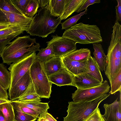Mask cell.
<instances>
[{
    "mask_svg": "<svg viewBox=\"0 0 121 121\" xmlns=\"http://www.w3.org/2000/svg\"><path fill=\"white\" fill-rule=\"evenodd\" d=\"M11 101V100H9L8 99L0 98V104L4 103L10 102Z\"/></svg>",
    "mask_w": 121,
    "mask_h": 121,
    "instance_id": "ee69618b",
    "label": "cell"
},
{
    "mask_svg": "<svg viewBox=\"0 0 121 121\" xmlns=\"http://www.w3.org/2000/svg\"><path fill=\"white\" fill-rule=\"evenodd\" d=\"M41 98L36 93L31 78L30 82L27 89L17 100L27 102H41Z\"/></svg>",
    "mask_w": 121,
    "mask_h": 121,
    "instance_id": "2e32d148",
    "label": "cell"
},
{
    "mask_svg": "<svg viewBox=\"0 0 121 121\" xmlns=\"http://www.w3.org/2000/svg\"><path fill=\"white\" fill-rule=\"evenodd\" d=\"M11 104L14 109L28 114L38 118L39 115L34 110L23 105L17 100L11 101Z\"/></svg>",
    "mask_w": 121,
    "mask_h": 121,
    "instance_id": "83f0119b",
    "label": "cell"
},
{
    "mask_svg": "<svg viewBox=\"0 0 121 121\" xmlns=\"http://www.w3.org/2000/svg\"><path fill=\"white\" fill-rule=\"evenodd\" d=\"M119 92V100L117 98L112 103L103 105L105 112L102 116L105 121H121V91Z\"/></svg>",
    "mask_w": 121,
    "mask_h": 121,
    "instance_id": "30bf717a",
    "label": "cell"
},
{
    "mask_svg": "<svg viewBox=\"0 0 121 121\" xmlns=\"http://www.w3.org/2000/svg\"><path fill=\"white\" fill-rule=\"evenodd\" d=\"M105 75L110 83L121 70V29L114 27L106 58Z\"/></svg>",
    "mask_w": 121,
    "mask_h": 121,
    "instance_id": "3957f363",
    "label": "cell"
},
{
    "mask_svg": "<svg viewBox=\"0 0 121 121\" xmlns=\"http://www.w3.org/2000/svg\"><path fill=\"white\" fill-rule=\"evenodd\" d=\"M73 76L63 66L59 70L48 77L49 81L52 84L61 86H71Z\"/></svg>",
    "mask_w": 121,
    "mask_h": 121,
    "instance_id": "5bb4252c",
    "label": "cell"
},
{
    "mask_svg": "<svg viewBox=\"0 0 121 121\" xmlns=\"http://www.w3.org/2000/svg\"><path fill=\"white\" fill-rule=\"evenodd\" d=\"M0 9L6 12L23 15L15 6L11 0H0Z\"/></svg>",
    "mask_w": 121,
    "mask_h": 121,
    "instance_id": "4dcf8cb0",
    "label": "cell"
},
{
    "mask_svg": "<svg viewBox=\"0 0 121 121\" xmlns=\"http://www.w3.org/2000/svg\"><path fill=\"white\" fill-rule=\"evenodd\" d=\"M110 84L111 89L109 93L110 94L121 91V70L117 73Z\"/></svg>",
    "mask_w": 121,
    "mask_h": 121,
    "instance_id": "1f68e13d",
    "label": "cell"
},
{
    "mask_svg": "<svg viewBox=\"0 0 121 121\" xmlns=\"http://www.w3.org/2000/svg\"><path fill=\"white\" fill-rule=\"evenodd\" d=\"M93 44L94 51L93 52L94 59L99 68L100 70L105 71L106 69V55L102 46L100 43H94Z\"/></svg>",
    "mask_w": 121,
    "mask_h": 121,
    "instance_id": "e0dca14e",
    "label": "cell"
},
{
    "mask_svg": "<svg viewBox=\"0 0 121 121\" xmlns=\"http://www.w3.org/2000/svg\"><path fill=\"white\" fill-rule=\"evenodd\" d=\"M69 1V0H49V4L53 14L56 16L60 17Z\"/></svg>",
    "mask_w": 121,
    "mask_h": 121,
    "instance_id": "603a6c76",
    "label": "cell"
},
{
    "mask_svg": "<svg viewBox=\"0 0 121 121\" xmlns=\"http://www.w3.org/2000/svg\"><path fill=\"white\" fill-rule=\"evenodd\" d=\"M39 117H44L48 119L49 121H57L52 115L48 112L40 114Z\"/></svg>",
    "mask_w": 121,
    "mask_h": 121,
    "instance_id": "f35d334b",
    "label": "cell"
},
{
    "mask_svg": "<svg viewBox=\"0 0 121 121\" xmlns=\"http://www.w3.org/2000/svg\"><path fill=\"white\" fill-rule=\"evenodd\" d=\"M100 2V0H86L76 12L78 13H79L84 9H87L88 6L91 5L95 3H98Z\"/></svg>",
    "mask_w": 121,
    "mask_h": 121,
    "instance_id": "8d00e7d4",
    "label": "cell"
},
{
    "mask_svg": "<svg viewBox=\"0 0 121 121\" xmlns=\"http://www.w3.org/2000/svg\"><path fill=\"white\" fill-rule=\"evenodd\" d=\"M49 4L40 7L38 13L33 17L26 31L30 35L46 37L49 34L54 33L61 23L60 18L53 14Z\"/></svg>",
    "mask_w": 121,
    "mask_h": 121,
    "instance_id": "7a4b0ae2",
    "label": "cell"
},
{
    "mask_svg": "<svg viewBox=\"0 0 121 121\" xmlns=\"http://www.w3.org/2000/svg\"><path fill=\"white\" fill-rule=\"evenodd\" d=\"M117 5L115 6L116 13V20L115 22H119L121 21V0H117Z\"/></svg>",
    "mask_w": 121,
    "mask_h": 121,
    "instance_id": "74e56055",
    "label": "cell"
},
{
    "mask_svg": "<svg viewBox=\"0 0 121 121\" xmlns=\"http://www.w3.org/2000/svg\"><path fill=\"white\" fill-rule=\"evenodd\" d=\"M85 121H105L98 107L92 112Z\"/></svg>",
    "mask_w": 121,
    "mask_h": 121,
    "instance_id": "e575fe53",
    "label": "cell"
},
{
    "mask_svg": "<svg viewBox=\"0 0 121 121\" xmlns=\"http://www.w3.org/2000/svg\"><path fill=\"white\" fill-rule=\"evenodd\" d=\"M86 0H69L63 13L60 17L61 20L66 19L75 12H76Z\"/></svg>",
    "mask_w": 121,
    "mask_h": 121,
    "instance_id": "ac0fdd59",
    "label": "cell"
},
{
    "mask_svg": "<svg viewBox=\"0 0 121 121\" xmlns=\"http://www.w3.org/2000/svg\"><path fill=\"white\" fill-rule=\"evenodd\" d=\"M15 6L25 16L26 9L30 0H11Z\"/></svg>",
    "mask_w": 121,
    "mask_h": 121,
    "instance_id": "836d02e7",
    "label": "cell"
},
{
    "mask_svg": "<svg viewBox=\"0 0 121 121\" xmlns=\"http://www.w3.org/2000/svg\"><path fill=\"white\" fill-rule=\"evenodd\" d=\"M88 10V9H87L84 11L67 19L63 22L61 23L62 29L66 30L76 25L77 22L81 18V16L87 13Z\"/></svg>",
    "mask_w": 121,
    "mask_h": 121,
    "instance_id": "f1b7e54d",
    "label": "cell"
},
{
    "mask_svg": "<svg viewBox=\"0 0 121 121\" xmlns=\"http://www.w3.org/2000/svg\"><path fill=\"white\" fill-rule=\"evenodd\" d=\"M0 121H6L2 112L0 110Z\"/></svg>",
    "mask_w": 121,
    "mask_h": 121,
    "instance_id": "f6af8a7d",
    "label": "cell"
},
{
    "mask_svg": "<svg viewBox=\"0 0 121 121\" xmlns=\"http://www.w3.org/2000/svg\"><path fill=\"white\" fill-rule=\"evenodd\" d=\"M39 8L38 0H30L26 8L25 16L28 18H33L37 13Z\"/></svg>",
    "mask_w": 121,
    "mask_h": 121,
    "instance_id": "f546056e",
    "label": "cell"
},
{
    "mask_svg": "<svg viewBox=\"0 0 121 121\" xmlns=\"http://www.w3.org/2000/svg\"><path fill=\"white\" fill-rule=\"evenodd\" d=\"M10 25L9 22H0V30L7 28Z\"/></svg>",
    "mask_w": 121,
    "mask_h": 121,
    "instance_id": "7bdbcfd3",
    "label": "cell"
},
{
    "mask_svg": "<svg viewBox=\"0 0 121 121\" xmlns=\"http://www.w3.org/2000/svg\"><path fill=\"white\" fill-rule=\"evenodd\" d=\"M19 35L18 34H14L4 38H0V55L5 47L12 40Z\"/></svg>",
    "mask_w": 121,
    "mask_h": 121,
    "instance_id": "d590c367",
    "label": "cell"
},
{
    "mask_svg": "<svg viewBox=\"0 0 121 121\" xmlns=\"http://www.w3.org/2000/svg\"><path fill=\"white\" fill-rule=\"evenodd\" d=\"M37 121H49L48 119L44 117H39L37 120Z\"/></svg>",
    "mask_w": 121,
    "mask_h": 121,
    "instance_id": "bcb514c9",
    "label": "cell"
},
{
    "mask_svg": "<svg viewBox=\"0 0 121 121\" xmlns=\"http://www.w3.org/2000/svg\"><path fill=\"white\" fill-rule=\"evenodd\" d=\"M110 94L105 93L90 101L69 102L67 116L63 117L64 121H85L97 108L100 103Z\"/></svg>",
    "mask_w": 121,
    "mask_h": 121,
    "instance_id": "5b68a950",
    "label": "cell"
},
{
    "mask_svg": "<svg viewBox=\"0 0 121 121\" xmlns=\"http://www.w3.org/2000/svg\"><path fill=\"white\" fill-rule=\"evenodd\" d=\"M0 22H9L6 16L0 9Z\"/></svg>",
    "mask_w": 121,
    "mask_h": 121,
    "instance_id": "b9f144b4",
    "label": "cell"
},
{
    "mask_svg": "<svg viewBox=\"0 0 121 121\" xmlns=\"http://www.w3.org/2000/svg\"><path fill=\"white\" fill-rule=\"evenodd\" d=\"M43 65L48 76L56 72L63 66L61 57H55Z\"/></svg>",
    "mask_w": 121,
    "mask_h": 121,
    "instance_id": "ffe728a7",
    "label": "cell"
},
{
    "mask_svg": "<svg viewBox=\"0 0 121 121\" xmlns=\"http://www.w3.org/2000/svg\"><path fill=\"white\" fill-rule=\"evenodd\" d=\"M30 80L29 69L12 88L9 89V95L11 100L18 99L27 89Z\"/></svg>",
    "mask_w": 121,
    "mask_h": 121,
    "instance_id": "7c38bea8",
    "label": "cell"
},
{
    "mask_svg": "<svg viewBox=\"0 0 121 121\" xmlns=\"http://www.w3.org/2000/svg\"><path fill=\"white\" fill-rule=\"evenodd\" d=\"M0 110L4 115L6 121H14V111L11 102L0 104Z\"/></svg>",
    "mask_w": 121,
    "mask_h": 121,
    "instance_id": "4316f807",
    "label": "cell"
},
{
    "mask_svg": "<svg viewBox=\"0 0 121 121\" xmlns=\"http://www.w3.org/2000/svg\"><path fill=\"white\" fill-rule=\"evenodd\" d=\"M35 52L17 62L11 64L8 69L10 72V83L9 89L12 88L30 69L36 57Z\"/></svg>",
    "mask_w": 121,
    "mask_h": 121,
    "instance_id": "52a82bcc",
    "label": "cell"
},
{
    "mask_svg": "<svg viewBox=\"0 0 121 121\" xmlns=\"http://www.w3.org/2000/svg\"><path fill=\"white\" fill-rule=\"evenodd\" d=\"M63 66L73 75L89 72L87 60L79 62L71 60L67 57H61Z\"/></svg>",
    "mask_w": 121,
    "mask_h": 121,
    "instance_id": "4fadbf2b",
    "label": "cell"
},
{
    "mask_svg": "<svg viewBox=\"0 0 121 121\" xmlns=\"http://www.w3.org/2000/svg\"><path fill=\"white\" fill-rule=\"evenodd\" d=\"M30 70V77L37 94L41 98L49 99L52 84L49 81L43 64L36 58Z\"/></svg>",
    "mask_w": 121,
    "mask_h": 121,
    "instance_id": "8992f818",
    "label": "cell"
},
{
    "mask_svg": "<svg viewBox=\"0 0 121 121\" xmlns=\"http://www.w3.org/2000/svg\"><path fill=\"white\" fill-rule=\"evenodd\" d=\"M40 47L36 39L31 38L29 35L18 37L5 47L0 57L3 63L9 65L39 51Z\"/></svg>",
    "mask_w": 121,
    "mask_h": 121,
    "instance_id": "6da1fadb",
    "label": "cell"
},
{
    "mask_svg": "<svg viewBox=\"0 0 121 121\" xmlns=\"http://www.w3.org/2000/svg\"><path fill=\"white\" fill-rule=\"evenodd\" d=\"M1 10L6 16L10 24L19 25L28 30L33 17L28 18L23 15L8 12Z\"/></svg>",
    "mask_w": 121,
    "mask_h": 121,
    "instance_id": "9a60e30c",
    "label": "cell"
},
{
    "mask_svg": "<svg viewBox=\"0 0 121 121\" xmlns=\"http://www.w3.org/2000/svg\"><path fill=\"white\" fill-rule=\"evenodd\" d=\"M18 101L22 104L34 110L39 115L48 112V109L49 108L48 103Z\"/></svg>",
    "mask_w": 121,
    "mask_h": 121,
    "instance_id": "484cf974",
    "label": "cell"
},
{
    "mask_svg": "<svg viewBox=\"0 0 121 121\" xmlns=\"http://www.w3.org/2000/svg\"><path fill=\"white\" fill-rule=\"evenodd\" d=\"M39 51L36 58L39 59L43 64L55 57L51 45L47 44L46 48H42Z\"/></svg>",
    "mask_w": 121,
    "mask_h": 121,
    "instance_id": "7402d4cb",
    "label": "cell"
},
{
    "mask_svg": "<svg viewBox=\"0 0 121 121\" xmlns=\"http://www.w3.org/2000/svg\"><path fill=\"white\" fill-rule=\"evenodd\" d=\"M87 62L89 72L87 73L101 83H103V78L101 71L94 59L91 56L88 59Z\"/></svg>",
    "mask_w": 121,
    "mask_h": 121,
    "instance_id": "44dd1931",
    "label": "cell"
},
{
    "mask_svg": "<svg viewBox=\"0 0 121 121\" xmlns=\"http://www.w3.org/2000/svg\"><path fill=\"white\" fill-rule=\"evenodd\" d=\"M110 86L105 80L100 85L85 89H77L72 94L73 102L90 101L95 99L109 92Z\"/></svg>",
    "mask_w": 121,
    "mask_h": 121,
    "instance_id": "ba28073f",
    "label": "cell"
},
{
    "mask_svg": "<svg viewBox=\"0 0 121 121\" xmlns=\"http://www.w3.org/2000/svg\"><path fill=\"white\" fill-rule=\"evenodd\" d=\"M102 83L87 73H84L73 75L71 86L77 89H85L99 86Z\"/></svg>",
    "mask_w": 121,
    "mask_h": 121,
    "instance_id": "8fae6325",
    "label": "cell"
},
{
    "mask_svg": "<svg viewBox=\"0 0 121 121\" xmlns=\"http://www.w3.org/2000/svg\"><path fill=\"white\" fill-rule=\"evenodd\" d=\"M51 37L52 39L46 43L52 46L55 57H62L76 50V43L73 40L57 35Z\"/></svg>",
    "mask_w": 121,
    "mask_h": 121,
    "instance_id": "9c48e42d",
    "label": "cell"
},
{
    "mask_svg": "<svg viewBox=\"0 0 121 121\" xmlns=\"http://www.w3.org/2000/svg\"><path fill=\"white\" fill-rule=\"evenodd\" d=\"M62 36L82 44L99 43L103 41L100 29L96 25L81 22L65 30Z\"/></svg>",
    "mask_w": 121,
    "mask_h": 121,
    "instance_id": "277c9868",
    "label": "cell"
},
{
    "mask_svg": "<svg viewBox=\"0 0 121 121\" xmlns=\"http://www.w3.org/2000/svg\"><path fill=\"white\" fill-rule=\"evenodd\" d=\"M39 7H44L49 3V0H38Z\"/></svg>",
    "mask_w": 121,
    "mask_h": 121,
    "instance_id": "60d3db41",
    "label": "cell"
},
{
    "mask_svg": "<svg viewBox=\"0 0 121 121\" xmlns=\"http://www.w3.org/2000/svg\"><path fill=\"white\" fill-rule=\"evenodd\" d=\"M0 98L8 99L9 96L7 91L3 88L0 85Z\"/></svg>",
    "mask_w": 121,
    "mask_h": 121,
    "instance_id": "ab89813d",
    "label": "cell"
},
{
    "mask_svg": "<svg viewBox=\"0 0 121 121\" xmlns=\"http://www.w3.org/2000/svg\"><path fill=\"white\" fill-rule=\"evenodd\" d=\"M14 121H35L37 118L30 115L14 109Z\"/></svg>",
    "mask_w": 121,
    "mask_h": 121,
    "instance_id": "d6a6232c",
    "label": "cell"
},
{
    "mask_svg": "<svg viewBox=\"0 0 121 121\" xmlns=\"http://www.w3.org/2000/svg\"><path fill=\"white\" fill-rule=\"evenodd\" d=\"M10 78V72L4 65L0 63V85L5 90L9 88Z\"/></svg>",
    "mask_w": 121,
    "mask_h": 121,
    "instance_id": "d4e9b609",
    "label": "cell"
},
{
    "mask_svg": "<svg viewBox=\"0 0 121 121\" xmlns=\"http://www.w3.org/2000/svg\"><path fill=\"white\" fill-rule=\"evenodd\" d=\"M27 29L17 25L10 24L8 27L0 30V38L8 37L10 35L22 33L27 30Z\"/></svg>",
    "mask_w": 121,
    "mask_h": 121,
    "instance_id": "cb8c5ba5",
    "label": "cell"
},
{
    "mask_svg": "<svg viewBox=\"0 0 121 121\" xmlns=\"http://www.w3.org/2000/svg\"><path fill=\"white\" fill-rule=\"evenodd\" d=\"M91 56V52L89 49L82 48L73 51L64 57L72 60L82 62L87 60Z\"/></svg>",
    "mask_w": 121,
    "mask_h": 121,
    "instance_id": "d6986e66",
    "label": "cell"
}]
</instances>
